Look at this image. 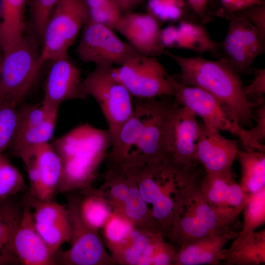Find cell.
<instances>
[{
    "label": "cell",
    "mask_w": 265,
    "mask_h": 265,
    "mask_svg": "<svg viewBox=\"0 0 265 265\" xmlns=\"http://www.w3.org/2000/svg\"><path fill=\"white\" fill-rule=\"evenodd\" d=\"M171 97L134 99L132 114L121 127L106 159L132 167L168 160L167 135Z\"/></svg>",
    "instance_id": "6da1fadb"
},
{
    "label": "cell",
    "mask_w": 265,
    "mask_h": 265,
    "mask_svg": "<svg viewBox=\"0 0 265 265\" xmlns=\"http://www.w3.org/2000/svg\"><path fill=\"white\" fill-rule=\"evenodd\" d=\"M163 54L172 59L180 69L182 84L201 88L215 97L241 127L251 125L254 106L246 98L237 73L223 57L210 60L185 57L165 49Z\"/></svg>",
    "instance_id": "7a4b0ae2"
},
{
    "label": "cell",
    "mask_w": 265,
    "mask_h": 265,
    "mask_svg": "<svg viewBox=\"0 0 265 265\" xmlns=\"http://www.w3.org/2000/svg\"><path fill=\"white\" fill-rule=\"evenodd\" d=\"M112 139L108 130L80 124L52 143L62 164L58 191L62 193L92 186L106 160Z\"/></svg>",
    "instance_id": "3957f363"
},
{
    "label": "cell",
    "mask_w": 265,
    "mask_h": 265,
    "mask_svg": "<svg viewBox=\"0 0 265 265\" xmlns=\"http://www.w3.org/2000/svg\"><path fill=\"white\" fill-rule=\"evenodd\" d=\"M139 193L168 238L175 207L184 189L199 179L189 177L169 161L147 163L132 168Z\"/></svg>",
    "instance_id": "277c9868"
},
{
    "label": "cell",
    "mask_w": 265,
    "mask_h": 265,
    "mask_svg": "<svg viewBox=\"0 0 265 265\" xmlns=\"http://www.w3.org/2000/svg\"><path fill=\"white\" fill-rule=\"evenodd\" d=\"M38 41L25 35L15 46L3 53L0 67V97L19 105L28 94L44 63Z\"/></svg>",
    "instance_id": "5b68a950"
},
{
    "label": "cell",
    "mask_w": 265,
    "mask_h": 265,
    "mask_svg": "<svg viewBox=\"0 0 265 265\" xmlns=\"http://www.w3.org/2000/svg\"><path fill=\"white\" fill-rule=\"evenodd\" d=\"M113 67L96 65L83 80L84 93L98 103L107 124L112 143L134 108L133 97L114 75Z\"/></svg>",
    "instance_id": "8992f818"
},
{
    "label": "cell",
    "mask_w": 265,
    "mask_h": 265,
    "mask_svg": "<svg viewBox=\"0 0 265 265\" xmlns=\"http://www.w3.org/2000/svg\"><path fill=\"white\" fill-rule=\"evenodd\" d=\"M170 79L174 90L175 102L200 117L205 126L237 135L245 150H265V146L251 137L246 130L233 119L213 95L201 88L182 84L171 76Z\"/></svg>",
    "instance_id": "52a82bcc"
},
{
    "label": "cell",
    "mask_w": 265,
    "mask_h": 265,
    "mask_svg": "<svg viewBox=\"0 0 265 265\" xmlns=\"http://www.w3.org/2000/svg\"><path fill=\"white\" fill-rule=\"evenodd\" d=\"M201 124L196 116L177 103L170 117L167 135L169 162L183 174L191 177L203 176L205 172L196 158V143Z\"/></svg>",
    "instance_id": "ba28073f"
},
{
    "label": "cell",
    "mask_w": 265,
    "mask_h": 265,
    "mask_svg": "<svg viewBox=\"0 0 265 265\" xmlns=\"http://www.w3.org/2000/svg\"><path fill=\"white\" fill-rule=\"evenodd\" d=\"M112 71L134 99L174 96L170 76L156 57L138 54Z\"/></svg>",
    "instance_id": "9c48e42d"
},
{
    "label": "cell",
    "mask_w": 265,
    "mask_h": 265,
    "mask_svg": "<svg viewBox=\"0 0 265 265\" xmlns=\"http://www.w3.org/2000/svg\"><path fill=\"white\" fill-rule=\"evenodd\" d=\"M85 22L81 0H59L43 33L41 61L44 63L68 54Z\"/></svg>",
    "instance_id": "30bf717a"
},
{
    "label": "cell",
    "mask_w": 265,
    "mask_h": 265,
    "mask_svg": "<svg viewBox=\"0 0 265 265\" xmlns=\"http://www.w3.org/2000/svg\"><path fill=\"white\" fill-rule=\"evenodd\" d=\"M113 29L103 25L85 23L76 48L79 58L95 65H122L139 54L129 43L123 42Z\"/></svg>",
    "instance_id": "8fae6325"
},
{
    "label": "cell",
    "mask_w": 265,
    "mask_h": 265,
    "mask_svg": "<svg viewBox=\"0 0 265 265\" xmlns=\"http://www.w3.org/2000/svg\"><path fill=\"white\" fill-rule=\"evenodd\" d=\"M72 225L70 248L58 250L54 254L55 265H115L116 263L106 251L98 231L86 224L74 206L67 207Z\"/></svg>",
    "instance_id": "7c38bea8"
},
{
    "label": "cell",
    "mask_w": 265,
    "mask_h": 265,
    "mask_svg": "<svg viewBox=\"0 0 265 265\" xmlns=\"http://www.w3.org/2000/svg\"><path fill=\"white\" fill-rule=\"evenodd\" d=\"M228 30L219 44L224 58L238 73L250 68L265 50V37L251 23L235 14L229 19Z\"/></svg>",
    "instance_id": "4fadbf2b"
},
{
    "label": "cell",
    "mask_w": 265,
    "mask_h": 265,
    "mask_svg": "<svg viewBox=\"0 0 265 265\" xmlns=\"http://www.w3.org/2000/svg\"><path fill=\"white\" fill-rule=\"evenodd\" d=\"M21 220L5 247L7 256L25 265H54V255L37 231L31 207L23 200Z\"/></svg>",
    "instance_id": "5bb4252c"
},
{
    "label": "cell",
    "mask_w": 265,
    "mask_h": 265,
    "mask_svg": "<svg viewBox=\"0 0 265 265\" xmlns=\"http://www.w3.org/2000/svg\"><path fill=\"white\" fill-rule=\"evenodd\" d=\"M50 61L42 103L49 110H58L66 101L85 99L80 71L68 54Z\"/></svg>",
    "instance_id": "9a60e30c"
},
{
    "label": "cell",
    "mask_w": 265,
    "mask_h": 265,
    "mask_svg": "<svg viewBox=\"0 0 265 265\" xmlns=\"http://www.w3.org/2000/svg\"><path fill=\"white\" fill-rule=\"evenodd\" d=\"M24 164L30 184L28 195L41 200H52L58 191L62 164L52 144L37 147Z\"/></svg>",
    "instance_id": "2e32d148"
},
{
    "label": "cell",
    "mask_w": 265,
    "mask_h": 265,
    "mask_svg": "<svg viewBox=\"0 0 265 265\" xmlns=\"http://www.w3.org/2000/svg\"><path fill=\"white\" fill-rule=\"evenodd\" d=\"M35 228L54 255L65 242L69 241L72 225L67 208L57 202L43 201L28 194Z\"/></svg>",
    "instance_id": "e0dca14e"
},
{
    "label": "cell",
    "mask_w": 265,
    "mask_h": 265,
    "mask_svg": "<svg viewBox=\"0 0 265 265\" xmlns=\"http://www.w3.org/2000/svg\"><path fill=\"white\" fill-rule=\"evenodd\" d=\"M115 29L139 54L153 57L163 54L165 49L161 42L159 21L148 13L123 14Z\"/></svg>",
    "instance_id": "ac0fdd59"
},
{
    "label": "cell",
    "mask_w": 265,
    "mask_h": 265,
    "mask_svg": "<svg viewBox=\"0 0 265 265\" xmlns=\"http://www.w3.org/2000/svg\"><path fill=\"white\" fill-rule=\"evenodd\" d=\"M238 150V141L227 138L219 131L201 124L196 155L205 173L232 171Z\"/></svg>",
    "instance_id": "d6986e66"
},
{
    "label": "cell",
    "mask_w": 265,
    "mask_h": 265,
    "mask_svg": "<svg viewBox=\"0 0 265 265\" xmlns=\"http://www.w3.org/2000/svg\"><path fill=\"white\" fill-rule=\"evenodd\" d=\"M164 238L135 227L128 240L110 255L117 265H153L170 245Z\"/></svg>",
    "instance_id": "ffe728a7"
},
{
    "label": "cell",
    "mask_w": 265,
    "mask_h": 265,
    "mask_svg": "<svg viewBox=\"0 0 265 265\" xmlns=\"http://www.w3.org/2000/svg\"><path fill=\"white\" fill-rule=\"evenodd\" d=\"M238 234L230 231L190 242L177 249L173 265H219L224 259V246Z\"/></svg>",
    "instance_id": "44dd1931"
},
{
    "label": "cell",
    "mask_w": 265,
    "mask_h": 265,
    "mask_svg": "<svg viewBox=\"0 0 265 265\" xmlns=\"http://www.w3.org/2000/svg\"><path fill=\"white\" fill-rule=\"evenodd\" d=\"M186 187L175 207L168 239L178 248L186 244L213 235L196 216L190 204Z\"/></svg>",
    "instance_id": "7402d4cb"
},
{
    "label": "cell",
    "mask_w": 265,
    "mask_h": 265,
    "mask_svg": "<svg viewBox=\"0 0 265 265\" xmlns=\"http://www.w3.org/2000/svg\"><path fill=\"white\" fill-rule=\"evenodd\" d=\"M76 191L78 194L69 197L68 201L86 224L98 231L113 211L109 202L100 188L91 186Z\"/></svg>",
    "instance_id": "603a6c76"
},
{
    "label": "cell",
    "mask_w": 265,
    "mask_h": 265,
    "mask_svg": "<svg viewBox=\"0 0 265 265\" xmlns=\"http://www.w3.org/2000/svg\"><path fill=\"white\" fill-rule=\"evenodd\" d=\"M26 0H0V48L3 53L18 44L26 34Z\"/></svg>",
    "instance_id": "cb8c5ba5"
},
{
    "label": "cell",
    "mask_w": 265,
    "mask_h": 265,
    "mask_svg": "<svg viewBox=\"0 0 265 265\" xmlns=\"http://www.w3.org/2000/svg\"><path fill=\"white\" fill-rule=\"evenodd\" d=\"M230 247L225 249L226 265H260L265 263V230L238 235Z\"/></svg>",
    "instance_id": "d4e9b609"
},
{
    "label": "cell",
    "mask_w": 265,
    "mask_h": 265,
    "mask_svg": "<svg viewBox=\"0 0 265 265\" xmlns=\"http://www.w3.org/2000/svg\"><path fill=\"white\" fill-rule=\"evenodd\" d=\"M58 117V110L52 111L41 124L17 133L9 149L13 155L25 163L35 149L49 143L52 138Z\"/></svg>",
    "instance_id": "484cf974"
},
{
    "label": "cell",
    "mask_w": 265,
    "mask_h": 265,
    "mask_svg": "<svg viewBox=\"0 0 265 265\" xmlns=\"http://www.w3.org/2000/svg\"><path fill=\"white\" fill-rule=\"evenodd\" d=\"M241 174L239 185L248 196L265 187V154L258 150H238L237 157Z\"/></svg>",
    "instance_id": "4316f807"
},
{
    "label": "cell",
    "mask_w": 265,
    "mask_h": 265,
    "mask_svg": "<svg viewBox=\"0 0 265 265\" xmlns=\"http://www.w3.org/2000/svg\"><path fill=\"white\" fill-rule=\"evenodd\" d=\"M233 179L232 171L205 173L200 188L210 205L231 223L237 225L238 218L229 212L225 207L229 186Z\"/></svg>",
    "instance_id": "83f0119b"
},
{
    "label": "cell",
    "mask_w": 265,
    "mask_h": 265,
    "mask_svg": "<svg viewBox=\"0 0 265 265\" xmlns=\"http://www.w3.org/2000/svg\"><path fill=\"white\" fill-rule=\"evenodd\" d=\"M201 180L191 184L188 190L190 203L196 216L213 235H220L230 231H236V227L208 203L200 188Z\"/></svg>",
    "instance_id": "f1b7e54d"
},
{
    "label": "cell",
    "mask_w": 265,
    "mask_h": 265,
    "mask_svg": "<svg viewBox=\"0 0 265 265\" xmlns=\"http://www.w3.org/2000/svg\"><path fill=\"white\" fill-rule=\"evenodd\" d=\"M175 48L198 53L218 51L219 44L213 40L201 25L183 20L177 27Z\"/></svg>",
    "instance_id": "f546056e"
},
{
    "label": "cell",
    "mask_w": 265,
    "mask_h": 265,
    "mask_svg": "<svg viewBox=\"0 0 265 265\" xmlns=\"http://www.w3.org/2000/svg\"><path fill=\"white\" fill-rule=\"evenodd\" d=\"M12 198L0 201V265L14 263L5 252V247L22 216L23 202Z\"/></svg>",
    "instance_id": "4dcf8cb0"
},
{
    "label": "cell",
    "mask_w": 265,
    "mask_h": 265,
    "mask_svg": "<svg viewBox=\"0 0 265 265\" xmlns=\"http://www.w3.org/2000/svg\"><path fill=\"white\" fill-rule=\"evenodd\" d=\"M135 227L128 218L112 211L102 228L103 240L110 254L128 240Z\"/></svg>",
    "instance_id": "1f68e13d"
},
{
    "label": "cell",
    "mask_w": 265,
    "mask_h": 265,
    "mask_svg": "<svg viewBox=\"0 0 265 265\" xmlns=\"http://www.w3.org/2000/svg\"><path fill=\"white\" fill-rule=\"evenodd\" d=\"M85 22L100 24L112 29L115 28L122 14L111 0H81Z\"/></svg>",
    "instance_id": "d6a6232c"
},
{
    "label": "cell",
    "mask_w": 265,
    "mask_h": 265,
    "mask_svg": "<svg viewBox=\"0 0 265 265\" xmlns=\"http://www.w3.org/2000/svg\"><path fill=\"white\" fill-rule=\"evenodd\" d=\"M59 0H26L28 7L30 33L41 41L46 26Z\"/></svg>",
    "instance_id": "836d02e7"
},
{
    "label": "cell",
    "mask_w": 265,
    "mask_h": 265,
    "mask_svg": "<svg viewBox=\"0 0 265 265\" xmlns=\"http://www.w3.org/2000/svg\"><path fill=\"white\" fill-rule=\"evenodd\" d=\"M148 6V13L158 21H181L194 13L186 0H150Z\"/></svg>",
    "instance_id": "e575fe53"
},
{
    "label": "cell",
    "mask_w": 265,
    "mask_h": 265,
    "mask_svg": "<svg viewBox=\"0 0 265 265\" xmlns=\"http://www.w3.org/2000/svg\"><path fill=\"white\" fill-rule=\"evenodd\" d=\"M18 106L0 97V154L9 148L16 135Z\"/></svg>",
    "instance_id": "d590c367"
},
{
    "label": "cell",
    "mask_w": 265,
    "mask_h": 265,
    "mask_svg": "<svg viewBox=\"0 0 265 265\" xmlns=\"http://www.w3.org/2000/svg\"><path fill=\"white\" fill-rule=\"evenodd\" d=\"M243 222L238 234L244 235L255 231L265 221V187L250 196L243 210Z\"/></svg>",
    "instance_id": "8d00e7d4"
},
{
    "label": "cell",
    "mask_w": 265,
    "mask_h": 265,
    "mask_svg": "<svg viewBox=\"0 0 265 265\" xmlns=\"http://www.w3.org/2000/svg\"><path fill=\"white\" fill-rule=\"evenodd\" d=\"M24 185L21 172L3 153L0 154V201L12 198Z\"/></svg>",
    "instance_id": "74e56055"
},
{
    "label": "cell",
    "mask_w": 265,
    "mask_h": 265,
    "mask_svg": "<svg viewBox=\"0 0 265 265\" xmlns=\"http://www.w3.org/2000/svg\"><path fill=\"white\" fill-rule=\"evenodd\" d=\"M54 110H50L42 102L38 104H25L20 106L18 108L16 133L41 124Z\"/></svg>",
    "instance_id": "f35d334b"
},
{
    "label": "cell",
    "mask_w": 265,
    "mask_h": 265,
    "mask_svg": "<svg viewBox=\"0 0 265 265\" xmlns=\"http://www.w3.org/2000/svg\"><path fill=\"white\" fill-rule=\"evenodd\" d=\"M264 2L263 0H209V6L212 15L229 20L235 13Z\"/></svg>",
    "instance_id": "ab89813d"
},
{
    "label": "cell",
    "mask_w": 265,
    "mask_h": 265,
    "mask_svg": "<svg viewBox=\"0 0 265 265\" xmlns=\"http://www.w3.org/2000/svg\"><path fill=\"white\" fill-rule=\"evenodd\" d=\"M254 78L251 82L243 87L245 95L254 106L260 105L264 101L265 93V69L264 68H254Z\"/></svg>",
    "instance_id": "60d3db41"
},
{
    "label": "cell",
    "mask_w": 265,
    "mask_h": 265,
    "mask_svg": "<svg viewBox=\"0 0 265 265\" xmlns=\"http://www.w3.org/2000/svg\"><path fill=\"white\" fill-rule=\"evenodd\" d=\"M234 14L249 22L265 37V2L249 6Z\"/></svg>",
    "instance_id": "b9f144b4"
},
{
    "label": "cell",
    "mask_w": 265,
    "mask_h": 265,
    "mask_svg": "<svg viewBox=\"0 0 265 265\" xmlns=\"http://www.w3.org/2000/svg\"><path fill=\"white\" fill-rule=\"evenodd\" d=\"M256 125L246 130L249 135L255 141L262 144L265 138V105L263 102L257 110L255 115Z\"/></svg>",
    "instance_id": "7bdbcfd3"
},
{
    "label": "cell",
    "mask_w": 265,
    "mask_h": 265,
    "mask_svg": "<svg viewBox=\"0 0 265 265\" xmlns=\"http://www.w3.org/2000/svg\"><path fill=\"white\" fill-rule=\"evenodd\" d=\"M197 17L204 23L212 20L209 6V0H186Z\"/></svg>",
    "instance_id": "ee69618b"
},
{
    "label": "cell",
    "mask_w": 265,
    "mask_h": 265,
    "mask_svg": "<svg viewBox=\"0 0 265 265\" xmlns=\"http://www.w3.org/2000/svg\"><path fill=\"white\" fill-rule=\"evenodd\" d=\"M177 27L169 26L161 29V40L164 48H175Z\"/></svg>",
    "instance_id": "f6af8a7d"
},
{
    "label": "cell",
    "mask_w": 265,
    "mask_h": 265,
    "mask_svg": "<svg viewBox=\"0 0 265 265\" xmlns=\"http://www.w3.org/2000/svg\"><path fill=\"white\" fill-rule=\"evenodd\" d=\"M144 0H111L120 11L122 15L140 4Z\"/></svg>",
    "instance_id": "bcb514c9"
},
{
    "label": "cell",
    "mask_w": 265,
    "mask_h": 265,
    "mask_svg": "<svg viewBox=\"0 0 265 265\" xmlns=\"http://www.w3.org/2000/svg\"><path fill=\"white\" fill-rule=\"evenodd\" d=\"M2 56L1 57L0 56V67L1 64V62H2Z\"/></svg>",
    "instance_id": "7dc6e473"
}]
</instances>
